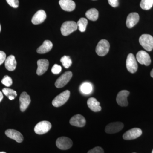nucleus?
Returning <instances> with one entry per match:
<instances>
[{"label":"nucleus","mask_w":153,"mask_h":153,"mask_svg":"<svg viewBox=\"0 0 153 153\" xmlns=\"http://www.w3.org/2000/svg\"><path fill=\"white\" fill-rule=\"evenodd\" d=\"M124 124L120 122H116L108 124L105 128V132L108 134L116 133L123 128Z\"/></svg>","instance_id":"nucleus-9"},{"label":"nucleus","mask_w":153,"mask_h":153,"mask_svg":"<svg viewBox=\"0 0 153 153\" xmlns=\"http://www.w3.org/2000/svg\"><path fill=\"white\" fill-rule=\"evenodd\" d=\"M70 124L78 127H82L86 123L84 117L80 114H76L72 117L69 121Z\"/></svg>","instance_id":"nucleus-14"},{"label":"nucleus","mask_w":153,"mask_h":153,"mask_svg":"<svg viewBox=\"0 0 153 153\" xmlns=\"http://www.w3.org/2000/svg\"><path fill=\"white\" fill-rule=\"evenodd\" d=\"M87 105L88 108L94 112H98L101 110L100 103L95 98L91 97L88 99V100Z\"/></svg>","instance_id":"nucleus-21"},{"label":"nucleus","mask_w":153,"mask_h":153,"mask_svg":"<svg viewBox=\"0 0 153 153\" xmlns=\"http://www.w3.org/2000/svg\"><path fill=\"white\" fill-rule=\"evenodd\" d=\"M152 153H153V149L152 151Z\"/></svg>","instance_id":"nucleus-39"},{"label":"nucleus","mask_w":153,"mask_h":153,"mask_svg":"<svg viewBox=\"0 0 153 153\" xmlns=\"http://www.w3.org/2000/svg\"><path fill=\"white\" fill-rule=\"evenodd\" d=\"M153 5V0H141L140 3L141 8L144 10H149Z\"/></svg>","instance_id":"nucleus-27"},{"label":"nucleus","mask_w":153,"mask_h":153,"mask_svg":"<svg viewBox=\"0 0 153 153\" xmlns=\"http://www.w3.org/2000/svg\"><path fill=\"white\" fill-rule=\"evenodd\" d=\"M151 76L153 78V69L152 70L151 72Z\"/></svg>","instance_id":"nucleus-36"},{"label":"nucleus","mask_w":153,"mask_h":153,"mask_svg":"<svg viewBox=\"0 0 153 153\" xmlns=\"http://www.w3.org/2000/svg\"><path fill=\"white\" fill-rule=\"evenodd\" d=\"M16 60L14 55H10L6 58L5 61V66L6 69L10 71H13L16 69Z\"/></svg>","instance_id":"nucleus-20"},{"label":"nucleus","mask_w":153,"mask_h":153,"mask_svg":"<svg viewBox=\"0 0 153 153\" xmlns=\"http://www.w3.org/2000/svg\"><path fill=\"white\" fill-rule=\"evenodd\" d=\"M1 25H0V32H1Z\"/></svg>","instance_id":"nucleus-38"},{"label":"nucleus","mask_w":153,"mask_h":153,"mask_svg":"<svg viewBox=\"0 0 153 153\" xmlns=\"http://www.w3.org/2000/svg\"><path fill=\"white\" fill-rule=\"evenodd\" d=\"M3 97H4V96H3L2 92L0 91V102H1V101L2 100Z\"/></svg>","instance_id":"nucleus-35"},{"label":"nucleus","mask_w":153,"mask_h":153,"mask_svg":"<svg viewBox=\"0 0 153 153\" xmlns=\"http://www.w3.org/2000/svg\"><path fill=\"white\" fill-rule=\"evenodd\" d=\"M0 153H6L5 152H0Z\"/></svg>","instance_id":"nucleus-37"},{"label":"nucleus","mask_w":153,"mask_h":153,"mask_svg":"<svg viewBox=\"0 0 153 153\" xmlns=\"http://www.w3.org/2000/svg\"><path fill=\"white\" fill-rule=\"evenodd\" d=\"M87 153H104L103 149L100 147H96L90 150Z\"/></svg>","instance_id":"nucleus-32"},{"label":"nucleus","mask_w":153,"mask_h":153,"mask_svg":"<svg viewBox=\"0 0 153 153\" xmlns=\"http://www.w3.org/2000/svg\"><path fill=\"white\" fill-rule=\"evenodd\" d=\"M57 147L63 150L68 149L72 146V140L67 137H62L58 138L56 142Z\"/></svg>","instance_id":"nucleus-7"},{"label":"nucleus","mask_w":153,"mask_h":153,"mask_svg":"<svg viewBox=\"0 0 153 153\" xmlns=\"http://www.w3.org/2000/svg\"><path fill=\"white\" fill-rule=\"evenodd\" d=\"M108 2L113 7H116L119 5L118 0H108Z\"/></svg>","instance_id":"nucleus-34"},{"label":"nucleus","mask_w":153,"mask_h":153,"mask_svg":"<svg viewBox=\"0 0 153 153\" xmlns=\"http://www.w3.org/2000/svg\"><path fill=\"white\" fill-rule=\"evenodd\" d=\"M142 134L141 130L139 128H132L125 133L123 138L125 140L135 139L140 136Z\"/></svg>","instance_id":"nucleus-12"},{"label":"nucleus","mask_w":153,"mask_h":153,"mask_svg":"<svg viewBox=\"0 0 153 153\" xmlns=\"http://www.w3.org/2000/svg\"></svg>","instance_id":"nucleus-41"},{"label":"nucleus","mask_w":153,"mask_h":153,"mask_svg":"<svg viewBox=\"0 0 153 153\" xmlns=\"http://www.w3.org/2000/svg\"><path fill=\"white\" fill-rule=\"evenodd\" d=\"M6 59L5 53L3 51H0V66L5 62Z\"/></svg>","instance_id":"nucleus-33"},{"label":"nucleus","mask_w":153,"mask_h":153,"mask_svg":"<svg viewBox=\"0 0 153 153\" xmlns=\"http://www.w3.org/2000/svg\"><path fill=\"white\" fill-rule=\"evenodd\" d=\"M60 62L65 68H68L71 66L72 61L70 57L68 56H64L61 57Z\"/></svg>","instance_id":"nucleus-28"},{"label":"nucleus","mask_w":153,"mask_h":153,"mask_svg":"<svg viewBox=\"0 0 153 153\" xmlns=\"http://www.w3.org/2000/svg\"><path fill=\"white\" fill-rule=\"evenodd\" d=\"M62 70V67L58 64H55L52 67L51 71L53 74H59Z\"/></svg>","instance_id":"nucleus-30"},{"label":"nucleus","mask_w":153,"mask_h":153,"mask_svg":"<svg viewBox=\"0 0 153 153\" xmlns=\"http://www.w3.org/2000/svg\"><path fill=\"white\" fill-rule=\"evenodd\" d=\"M20 108L22 112H24L27 108L31 102V99L30 96L26 92H22L20 95Z\"/></svg>","instance_id":"nucleus-13"},{"label":"nucleus","mask_w":153,"mask_h":153,"mask_svg":"<svg viewBox=\"0 0 153 153\" xmlns=\"http://www.w3.org/2000/svg\"><path fill=\"white\" fill-rule=\"evenodd\" d=\"M2 92L10 100H14L17 96L16 91L10 88H5L2 89Z\"/></svg>","instance_id":"nucleus-24"},{"label":"nucleus","mask_w":153,"mask_h":153,"mask_svg":"<svg viewBox=\"0 0 153 153\" xmlns=\"http://www.w3.org/2000/svg\"><path fill=\"white\" fill-rule=\"evenodd\" d=\"M140 45L147 51H152L153 49V37L149 34H143L140 37Z\"/></svg>","instance_id":"nucleus-3"},{"label":"nucleus","mask_w":153,"mask_h":153,"mask_svg":"<svg viewBox=\"0 0 153 153\" xmlns=\"http://www.w3.org/2000/svg\"><path fill=\"white\" fill-rule=\"evenodd\" d=\"M72 76L71 71H67L63 73L57 79L55 85L57 88H60L65 86L69 82Z\"/></svg>","instance_id":"nucleus-6"},{"label":"nucleus","mask_w":153,"mask_h":153,"mask_svg":"<svg viewBox=\"0 0 153 153\" xmlns=\"http://www.w3.org/2000/svg\"><path fill=\"white\" fill-rule=\"evenodd\" d=\"M110 44L108 41L106 40H101L99 42L96 48V52L100 56H104L109 52Z\"/></svg>","instance_id":"nucleus-4"},{"label":"nucleus","mask_w":153,"mask_h":153,"mask_svg":"<svg viewBox=\"0 0 153 153\" xmlns=\"http://www.w3.org/2000/svg\"><path fill=\"white\" fill-rule=\"evenodd\" d=\"M61 8L67 12H71L75 8V3L72 0H60L59 2Z\"/></svg>","instance_id":"nucleus-19"},{"label":"nucleus","mask_w":153,"mask_h":153,"mask_svg":"<svg viewBox=\"0 0 153 153\" xmlns=\"http://www.w3.org/2000/svg\"><path fill=\"white\" fill-rule=\"evenodd\" d=\"M88 23V22L87 20L85 18H82L79 19L76 24H77V27L80 32H85L86 30Z\"/></svg>","instance_id":"nucleus-26"},{"label":"nucleus","mask_w":153,"mask_h":153,"mask_svg":"<svg viewBox=\"0 0 153 153\" xmlns=\"http://www.w3.org/2000/svg\"><path fill=\"white\" fill-rule=\"evenodd\" d=\"M52 124L47 121L40 122L35 126L34 131L38 134H44L47 133L51 129Z\"/></svg>","instance_id":"nucleus-5"},{"label":"nucleus","mask_w":153,"mask_h":153,"mask_svg":"<svg viewBox=\"0 0 153 153\" xmlns=\"http://www.w3.org/2000/svg\"><path fill=\"white\" fill-rule=\"evenodd\" d=\"M126 66L127 70L131 73H135L137 70V63L133 54L130 53L128 55Z\"/></svg>","instance_id":"nucleus-8"},{"label":"nucleus","mask_w":153,"mask_h":153,"mask_svg":"<svg viewBox=\"0 0 153 153\" xmlns=\"http://www.w3.org/2000/svg\"><path fill=\"white\" fill-rule=\"evenodd\" d=\"M136 58L138 62L142 65L149 66L151 63V57L149 54L144 51L141 50L137 53Z\"/></svg>","instance_id":"nucleus-10"},{"label":"nucleus","mask_w":153,"mask_h":153,"mask_svg":"<svg viewBox=\"0 0 153 153\" xmlns=\"http://www.w3.org/2000/svg\"><path fill=\"white\" fill-rule=\"evenodd\" d=\"M53 47L52 42L49 40H46L44 41L41 46L37 49V52L39 54H45L49 52Z\"/></svg>","instance_id":"nucleus-22"},{"label":"nucleus","mask_w":153,"mask_h":153,"mask_svg":"<svg viewBox=\"0 0 153 153\" xmlns=\"http://www.w3.org/2000/svg\"><path fill=\"white\" fill-rule=\"evenodd\" d=\"M85 15L87 19L89 20L96 21L98 18V11L96 9H91L86 12Z\"/></svg>","instance_id":"nucleus-23"},{"label":"nucleus","mask_w":153,"mask_h":153,"mask_svg":"<svg viewBox=\"0 0 153 153\" xmlns=\"http://www.w3.org/2000/svg\"><path fill=\"white\" fill-rule=\"evenodd\" d=\"M92 85L89 82H85L82 83L80 87L81 92L84 94H89L92 91Z\"/></svg>","instance_id":"nucleus-25"},{"label":"nucleus","mask_w":153,"mask_h":153,"mask_svg":"<svg viewBox=\"0 0 153 153\" xmlns=\"http://www.w3.org/2000/svg\"><path fill=\"white\" fill-rule=\"evenodd\" d=\"M6 1L9 5L13 7L14 8H17L19 7V0H6Z\"/></svg>","instance_id":"nucleus-31"},{"label":"nucleus","mask_w":153,"mask_h":153,"mask_svg":"<svg viewBox=\"0 0 153 153\" xmlns=\"http://www.w3.org/2000/svg\"><path fill=\"white\" fill-rule=\"evenodd\" d=\"M93 1H96V0H93Z\"/></svg>","instance_id":"nucleus-40"},{"label":"nucleus","mask_w":153,"mask_h":153,"mask_svg":"<svg viewBox=\"0 0 153 153\" xmlns=\"http://www.w3.org/2000/svg\"><path fill=\"white\" fill-rule=\"evenodd\" d=\"M130 92L128 91L122 90L118 93L117 96L116 101L119 105L122 107L128 106V104L127 97Z\"/></svg>","instance_id":"nucleus-11"},{"label":"nucleus","mask_w":153,"mask_h":153,"mask_svg":"<svg viewBox=\"0 0 153 153\" xmlns=\"http://www.w3.org/2000/svg\"><path fill=\"white\" fill-rule=\"evenodd\" d=\"M77 24L73 21H67L63 23L60 28L61 34L63 36H68L77 29Z\"/></svg>","instance_id":"nucleus-1"},{"label":"nucleus","mask_w":153,"mask_h":153,"mask_svg":"<svg viewBox=\"0 0 153 153\" xmlns=\"http://www.w3.org/2000/svg\"><path fill=\"white\" fill-rule=\"evenodd\" d=\"M1 83L7 87H10L13 84V80L10 76L5 75L2 79Z\"/></svg>","instance_id":"nucleus-29"},{"label":"nucleus","mask_w":153,"mask_h":153,"mask_svg":"<svg viewBox=\"0 0 153 153\" xmlns=\"http://www.w3.org/2000/svg\"><path fill=\"white\" fill-rule=\"evenodd\" d=\"M69 91L66 90L56 96L52 102V104L55 107H59L63 105L68 101L70 97Z\"/></svg>","instance_id":"nucleus-2"},{"label":"nucleus","mask_w":153,"mask_h":153,"mask_svg":"<svg viewBox=\"0 0 153 153\" xmlns=\"http://www.w3.org/2000/svg\"><path fill=\"white\" fill-rule=\"evenodd\" d=\"M47 18L46 12L44 10H39L36 12L32 19L33 25H38L43 23Z\"/></svg>","instance_id":"nucleus-16"},{"label":"nucleus","mask_w":153,"mask_h":153,"mask_svg":"<svg viewBox=\"0 0 153 153\" xmlns=\"http://www.w3.org/2000/svg\"><path fill=\"white\" fill-rule=\"evenodd\" d=\"M38 68L36 73L38 75H42L48 70L49 62L47 59H40L37 61Z\"/></svg>","instance_id":"nucleus-17"},{"label":"nucleus","mask_w":153,"mask_h":153,"mask_svg":"<svg viewBox=\"0 0 153 153\" xmlns=\"http://www.w3.org/2000/svg\"><path fill=\"white\" fill-rule=\"evenodd\" d=\"M139 15L136 13H132L129 14L127 18L126 25L128 28L133 27L139 21Z\"/></svg>","instance_id":"nucleus-18"},{"label":"nucleus","mask_w":153,"mask_h":153,"mask_svg":"<svg viewBox=\"0 0 153 153\" xmlns=\"http://www.w3.org/2000/svg\"><path fill=\"white\" fill-rule=\"evenodd\" d=\"M7 136L16 140L17 142L21 143L24 140V137L20 132L14 129H8L6 131Z\"/></svg>","instance_id":"nucleus-15"}]
</instances>
